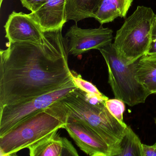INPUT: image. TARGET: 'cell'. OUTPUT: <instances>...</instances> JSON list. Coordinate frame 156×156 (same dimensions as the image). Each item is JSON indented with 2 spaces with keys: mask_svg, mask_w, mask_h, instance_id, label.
Returning a JSON list of instances; mask_svg holds the SVG:
<instances>
[{
  "mask_svg": "<svg viewBox=\"0 0 156 156\" xmlns=\"http://www.w3.org/2000/svg\"><path fill=\"white\" fill-rule=\"evenodd\" d=\"M142 144L138 136L127 126L119 145L116 156H142Z\"/></svg>",
  "mask_w": 156,
  "mask_h": 156,
  "instance_id": "9a60e30c",
  "label": "cell"
},
{
  "mask_svg": "<svg viewBox=\"0 0 156 156\" xmlns=\"http://www.w3.org/2000/svg\"><path fill=\"white\" fill-rule=\"evenodd\" d=\"M62 29L45 33L41 42L6 43L0 51V108L28 101L73 82L68 39Z\"/></svg>",
  "mask_w": 156,
  "mask_h": 156,
  "instance_id": "6da1fadb",
  "label": "cell"
},
{
  "mask_svg": "<svg viewBox=\"0 0 156 156\" xmlns=\"http://www.w3.org/2000/svg\"><path fill=\"white\" fill-rule=\"evenodd\" d=\"M155 123H156V119H155Z\"/></svg>",
  "mask_w": 156,
  "mask_h": 156,
  "instance_id": "7402d4cb",
  "label": "cell"
},
{
  "mask_svg": "<svg viewBox=\"0 0 156 156\" xmlns=\"http://www.w3.org/2000/svg\"><path fill=\"white\" fill-rule=\"evenodd\" d=\"M125 103L120 99H108L105 102L106 106L110 113L119 122L123 124L124 122L123 114L125 110Z\"/></svg>",
  "mask_w": 156,
  "mask_h": 156,
  "instance_id": "e0dca14e",
  "label": "cell"
},
{
  "mask_svg": "<svg viewBox=\"0 0 156 156\" xmlns=\"http://www.w3.org/2000/svg\"><path fill=\"white\" fill-rule=\"evenodd\" d=\"M102 0H66V21L76 23L87 18H94Z\"/></svg>",
  "mask_w": 156,
  "mask_h": 156,
  "instance_id": "7c38bea8",
  "label": "cell"
},
{
  "mask_svg": "<svg viewBox=\"0 0 156 156\" xmlns=\"http://www.w3.org/2000/svg\"><path fill=\"white\" fill-rule=\"evenodd\" d=\"M107 66L108 83L115 98L129 106L145 103L150 92L136 77L138 61L126 65L117 54L113 44L99 49Z\"/></svg>",
  "mask_w": 156,
  "mask_h": 156,
  "instance_id": "5b68a950",
  "label": "cell"
},
{
  "mask_svg": "<svg viewBox=\"0 0 156 156\" xmlns=\"http://www.w3.org/2000/svg\"><path fill=\"white\" fill-rule=\"evenodd\" d=\"M4 28L5 37L11 42L40 43L45 35L30 13L13 11L9 16Z\"/></svg>",
  "mask_w": 156,
  "mask_h": 156,
  "instance_id": "9c48e42d",
  "label": "cell"
},
{
  "mask_svg": "<svg viewBox=\"0 0 156 156\" xmlns=\"http://www.w3.org/2000/svg\"><path fill=\"white\" fill-rule=\"evenodd\" d=\"M71 73L73 82L76 87L87 94L96 96L102 100L106 101L108 99V98L101 93L95 86L90 82L83 79L80 74L74 71H71Z\"/></svg>",
  "mask_w": 156,
  "mask_h": 156,
  "instance_id": "2e32d148",
  "label": "cell"
},
{
  "mask_svg": "<svg viewBox=\"0 0 156 156\" xmlns=\"http://www.w3.org/2000/svg\"><path fill=\"white\" fill-rule=\"evenodd\" d=\"M113 31L101 25L97 29H83L76 24L66 32L69 54L76 56L93 49L99 50L112 43Z\"/></svg>",
  "mask_w": 156,
  "mask_h": 156,
  "instance_id": "52a82bcc",
  "label": "cell"
},
{
  "mask_svg": "<svg viewBox=\"0 0 156 156\" xmlns=\"http://www.w3.org/2000/svg\"><path fill=\"white\" fill-rule=\"evenodd\" d=\"M31 156H77V151L65 137L58 131L42 139L28 147Z\"/></svg>",
  "mask_w": 156,
  "mask_h": 156,
  "instance_id": "8fae6325",
  "label": "cell"
},
{
  "mask_svg": "<svg viewBox=\"0 0 156 156\" xmlns=\"http://www.w3.org/2000/svg\"><path fill=\"white\" fill-rule=\"evenodd\" d=\"M3 0H0V5H1V7L2 5V2H3Z\"/></svg>",
  "mask_w": 156,
  "mask_h": 156,
  "instance_id": "44dd1931",
  "label": "cell"
},
{
  "mask_svg": "<svg viewBox=\"0 0 156 156\" xmlns=\"http://www.w3.org/2000/svg\"><path fill=\"white\" fill-rule=\"evenodd\" d=\"M65 129L76 145L91 156H113L109 145L95 131L80 120L68 117Z\"/></svg>",
  "mask_w": 156,
  "mask_h": 156,
  "instance_id": "ba28073f",
  "label": "cell"
},
{
  "mask_svg": "<svg viewBox=\"0 0 156 156\" xmlns=\"http://www.w3.org/2000/svg\"><path fill=\"white\" fill-rule=\"evenodd\" d=\"M73 82L56 91L0 108V136L35 113L50 106L76 88Z\"/></svg>",
  "mask_w": 156,
  "mask_h": 156,
  "instance_id": "8992f818",
  "label": "cell"
},
{
  "mask_svg": "<svg viewBox=\"0 0 156 156\" xmlns=\"http://www.w3.org/2000/svg\"><path fill=\"white\" fill-rule=\"evenodd\" d=\"M68 111L62 100L35 113L0 136V156H16L17 152L65 129Z\"/></svg>",
  "mask_w": 156,
  "mask_h": 156,
  "instance_id": "7a4b0ae2",
  "label": "cell"
},
{
  "mask_svg": "<svg viewBox=\"0 0 156 156\" xmlns=\"http://www.w3.org/2000/svg\"><path fill=\"white\" fill-rule=\"evenodd\" d=\"M24 8L34 12L41 6L44 4L48 0H20Z\"/></svg>",
  "mask_w": 156,
  "mask_h": 156,
  "instance_id": "d6986e66",
  "label": "cell"
},
{
  "mask_svg": "<svg viewBox=\"0 0 156 156\" xmlns=\"http://www.w3.org/2000/svg\"><path fill=\"white\" fill-rule=\"evenodd\" d=\"M136 77L151 94H156V57L144 55L138 60Z\"/></svg>",
  "mask_w": 156,
  "mask_h": 156,
  "instance_id": "5bb4252c",
  "label": "cell"
},
{
  "mask_svg": "<svg viewBox=\"0 0 156 156\" xmlns=\"http://www.w3.org/2000/svg\"><path fill=\"white\" fill-rule=\"evenodd\" d=\"M133 0H102L94 19L101 24L113 22L118 17L125 18Z\"/></svg>",
  "mask_w": 156,
  "mask_h": 156,
  "instance_id": "4fadbf2b",
  "label": "cell"
},
{
  "mask_svg": "<svg viewBox=\"0 0 156 156\" xmlns=\"http://www.w3.org/2000/svg\"><path fill=\"white\" fill-rule=\"evenodd\" d=\"M145 55L156 57V15L154 16L151 27L149 46Z\"/></svg>",
  "mask_w": 156,
  "mask_h": 156,
  "instance_id": "ac0fdd59",
  "label": "cell"
},
{
  "mask_svg": "<svg viewBox=\"0 0 156 156\" xmlns=\"http://www.w3.org/2000/svg\"><path fill=\"white\" fill-rule=\"evenodd\" d=\"M66 0H48L31 15L44 32L62 29L66 23Z\"/></svg>",
  "mask_w": 156,
  "mask_h": 156,
  "instance_id": "30bf717a",
  "label": "cell"
},
{
  "mask_svg": "<svg viewBox=\"0 0 156 156\" xmlns=\"http://www.w3.org/2000/svg\"><path fill=\"white\" fill-rule=\"evenodd\" d=\"M155 15L151 8L138 6L117 31L113 44L126 64L135 62L147 53Z\"/></svg>",
  "mask_w": 156,
  "mask_h": 156,
  "instance_id": "277c9868",
  "label": "cell"
},
{
  "mask_svg": "<svg viewBox=\"0 0 156 156\" xmlns=\"http://www.w3.org/2000/svg\"><path fill=\"white\" fill-rule=\"evenodd\" d=\"M69 116L82 121L95 131L107 143L116 156L126 124L119 122L108 111L105 100L76 87L61 99Z\"/></svg>",
  "mask_w": 156,
  "mask_h": 156,
  "instance_id": "3957f363",
  "label": "cell"
},
{
  "mask_svg": "<svg viewBox=\"0 0 156 156\" xmlns=\"http://www.w3.org/2000/svg\"><path fill=\"white\" fill-rule=\"evenodd\" d=\"M142 156H156V142L152 146L142 144Z\"/></svg>",
  "mask_w": 156,
  "mask_h": 156,
  "instance_id": "ffe728a7",
  "label": "cell"
}]
</instances>
